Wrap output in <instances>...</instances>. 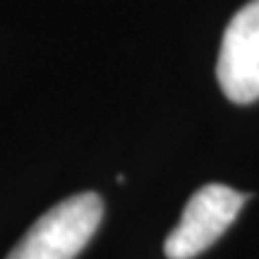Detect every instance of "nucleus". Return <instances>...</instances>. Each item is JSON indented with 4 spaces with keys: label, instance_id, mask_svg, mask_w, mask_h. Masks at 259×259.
Returning <instances> with one entry per match:
<instances>
[{
    "label": "nucleus",
    "instance_id": "1",
    "mask_svg": "<svg viewBox=\"0 0 259 259\" xmlns=\"http://www.w3.org/2000/svg\"><path fill=\"white\" fill-rule=\"evenodd\" d=\"M103 219L99 194L82 192L51 206L5 259H74Z\"/></svg>",
    "mask_w": 259,
    "mask_h": 259
},
{
    "label": "nucleus",
    "instance_id": "2",
    "mask_svg": "<svg viewBox=\"0 0 259 259\" xmlns=\"http://www.w3.org/2000/svg\"><path fill=\"white\" fill-rule=\"evenodd\" d=\"M250 194L235 192L228 185H204L190 197L180 223L163 242L168 259H194L209 250L228 231Z\"/></svg>",
    "mask_w": 259,
    "mask_h": 259
},
{
    "label": "nucleus",
    "instance_id": "3",
    "mask_svg": "<svg viewBox=\"0 0 259 259\" xmlns=\"http://www.w3.org/2000/svg\"><path fill=\"white\" fill-rule=\"evenodd\" d=\"M216 77L231 101L259 99V0H250L231 19L221 41Z\"/></svg>",
    "mask_w": 259,
    "mask_h": 259
}]
</instances>
